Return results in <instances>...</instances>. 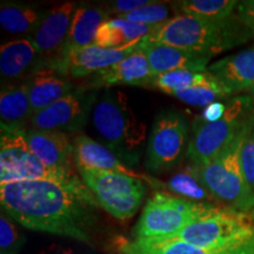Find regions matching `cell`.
<instances>
[{
	"label": "cell",
	"mask_w": 254,
	"mask_h": 254,
	"mask_svg": "<svg viewBox=\"0 0 254 254\" xmlns=\"http://www.w3.org/2000/svg\"><path fill=\"white\" fill-rule=\"evenodd\" d=\"M215 205L220 204L196 202L167 193H154L146 202L133 233L135 238L176 236L208 214Z\"/></svg>",
	"instance_id": "obj_8"
},
{
	"label": "cell",
	"mask_w": 254,
	"mask_h": 254,
	"mask_svg": "<svg viewBox=\"0 0 254 254\" xmlns=\"http://www.w3.org/2000/svg\"><path fill=\"white\" fill-rule=\"evenodd\" d=\"M251 38L253 36L239 23L236 14L224 21L180 14L171 18L157 32L144 37L142 40L165 44L212 58Z\"/></svg>",
	"instance_id": "obj_2"
},
{
	"label": "cell",
	"mask_w": 254,
	"mask_h": 254,
	"mask_svg": "<svg viewBox=\"0 0 254 254\" xmlns=\"http://www.w3.org/2000/svg\"><path fill=\"white\" fill-rule=\"evenodd\" d=\"M228 93L214 75L206 71L205 77L198 84L193 85L186 90L173 94L177 99L193 106H208L220 98L227 97Z\"/></svg>",
	"instance_id": "obj_28"
},
{
	"label": "cell",
	"mask_w": 254,
	"mask_h": 254,
	"mask_svg": "<svg viewBox=\"0 0 254 254\" xmlns=\"http://www.w3.org/2000/svg\"><path fill=\"white\" fill-rule=\"evenodd\" d=\"M204 72L187 71V69H179V71L166 72L163 74L155 75L150 86L164 92L167 94H176L178 92L186 90L193 85L198 84L205 77Z\"/></svg>",
	"instance_id": "obj_29"
},
{
	"label": "cell",
	"mask_w": 254,
	"mask_h": 254,
	"mask_svg": "<svg viewBox=\"0 0 254 254\" xmlns=\"http://www.w3.org/2000/svg\"><path fill=\"white\" fill-rule=\"evenodd\" d=\"M241 167L247 184L254 190V127L247 135L241 150Z\"/></svg>",
	"instance_id": "obj_32"
},
{
	"label": "cell",
	"mask_w": 254,
	"mask_h": 254,
	"mask_svg": "<svg viewBox=\"0 0 254 254\" xmlns=\"http://www.w3.org/2000/svg\"><path fill=\"white\" fill-rule=\"evenodd\" d=\"M73 157H74V165L78 171H105V172H113L136 178L151 185L158 184L153 178L134 172L128 166H126L112 150L93 140L90 136L79 135L75 138L74 144H73Z\"/></svg>",
	"instance_id": "obj_13"
},
{
	"label": "cell",
	"mask_w": 254,
	"mask_h": 254,
	"mask_svg": "<svg viewBox=\"0 0 254 254\" xmlns=\"http://www.w3.org/2000/svg\"><path fill=\"white\" fill-rule=\"evenodd\" d=\"M165 189L190 201L219 204L217 199L211 194L206 186L199 179L194 166L186 168L183 172L177 173L165 184Z\"/></svg>",
	"instance_id": "obj_26"
},
{
	"label": "cell",
	"mask_w": 254,
	"mask_h": 254,
	"mask_svg": "<svg viewBox=\"0 0 254 254\" xmlns=\"http://www.w3.org/2000/svg\"><path fill=\"white\" fill-rule=\"evenodd\" d=\"M84 182L105 212L118 220L132 218L146 195L145 182L124 174L95 170H79Z\"/></svg>",
	"instance_id": "obj_9"
},
{
	"label": "cell",
	"mask_w": 254,
	"mask_h": 254,
	"mask_svg": "<svg viewBox=\"0 0 254 254\" xmlns=\"http://www.w3.org/2000/svg\"><path fill=\"white\" fill-rule=\"evenodd\" d=\"M92 104L93 94L82 90L72 91L47 109L33 114L30 125L36 129L77 132L86 123Z\"/></svg>",
	"instance_id": "obj_12"
},
{
	"label": "cell",
	"mask_w": 254,
	"mask_h": 254,
	"mask_svg": "<svg viewBox=\"0 0 254 254\" xmlns=\"http://www.w3.org/2000/svg\"><path fill=\"white\" fill-rule=\"evenodd\" d=\"M107 12L95 6H79L73 14L71 28L65 50H64V65L67 73V56L71 51L82 49L94 44L95 37L101 25L106 21Z\"/></svg>",
	"instance_id": "obj_21"
},
{
	"label": "cell",
	"mask_w": 254,
	"mask_h": 254,
	"mask_svg": "<svg viewBox=\"0 0 254 254\" xmlns=\"http://www.w3.org/2000/svg\"><path fill=\"white\" fill-rule=\"evenodd\" d=\"M43 17L34 6L4 1L0 6V24L12 34L33 33Z\"/></svg>",
	"instance_id": "obj_25"
},
{
	"label": "cell",
	"mask_w": 254,
	"mask_h": 254,
	"mask_svg": "<svg viewBox=\"0 0 254 254\" xmlns=\"http://www.w3.org/2000/svg\"><path fill=\"white\" fill-rule=\"evenodd\" d=\"M120 254H254V246L233 250L199 247L172 237L134 238L119 240Z\"/></svg>",
	"instance_id": "obj_17"
},
{
	"label": "cell",
	"mask_w": 254,
	"mask_h": 254,
	"mask_svg": "<svg viewBox=\"0 0 254 254\" xmlns=\"http://www.w3.org/2000/svg\"><path fill=\"white\" fill-rule=\"evenodd\" d=\"M92 122L114 153L125 155L145 141L146 125L136 118L122 92H105L93 106Z\"/></svg>",
	"instance_id": "obj_7"
},
{
	"label": "cell",
	"mask_w": 254,
	"mask_h": 254,
	"mask_svg": "<svg viewBox=\"0 0 254 254\" xmlns=\"http://www.w3.org/2000/svg\"><path fill=\"white\" fill-rule=\"evenodd\" d=\"M138 49L141 50L147 58L154 77L179 69L204 72L211 59L207 56L199 55L190 51L178 49L165 44L150 43L142 39L139 41Z\"/></svg>",
	"instance_id": "obj_15"
},
{
	"label": "cell",
	"mask_w": 254,
	"mask_h": 254,
	"mask_svg": "<svg viewBox=\"0 0 254 254\" xmlns=\"http://www.w3.org/2000/svg\"><path fill=\"white\" fill-rule=\"evenodd\" d=\"M39 67V56L31 38H21L2 44L0 49V73L2 79L13 80L24 77L33 66Z\"/></svg>",
	"instance_id": "obj_23"
},
{
	"label": "cell",
	"mask_w": 254,
	"mask_h": 254,
	"mask_svg": "<svg viewBox=\"0 0 254 254\" xmlns=\"http://www.w3.org/2000/svg\"><path fill=\"white\" fill-rule=\"evenodd\" d=\"M254 125L244 129L222 153L204 166H194L199 179L219 204L254 213V190L241 167V150Z\"/></svg>",
	"instance_id": "obj_3"
},
{
	"label": "cell",
	"mask_w": 254,
	"mask_h": 254,
	"mask_svg": "<svg viewBox=\"0 0 254 254\" xmlns=\"http://www.w3.org/2000/svg\"><path fill=\"white\" fill-rule=\"evenodd\" d=\"M138 45L124 49H104L92 44L71 51L67 56V73L73 78H84L116 65L134 52Z\"/></svg>",
	"instance_id": "obj_19"
},
{
	"label": "cell",
	"mask_w": 254,
	"mask_h": 254,
	"mask_svg": "<svg viewBox=\"0 0 254 254\" xmlns=\"http://www.w3.org/2000/svg\"><path fill=\"white\" fill-rule=\"evenodd\" d=\"M161 25H150L133 23L123 18L109 19L101 25L95 37L94 45L104 49H124L138 45L139 41L146 36L153 34Z\"/></svg>",
	"instance_id": "obj_22"
},
{
	"label": "cell",
	"mask_w": 254,
	"mask_h": 254,
	"mask_svg": "<svg viewBox=\"0 0 254 254\" xmlns=\"http://www.w3.org/2000/svg\"><path fill=\"white\" fill-rule=\"evenodd\" d=\"M73 1L55 6L44 14L31 39L39 56V67L55 68L65 74L64 50L75 12Z\"/></svg>",
	"instance_id": "obj_11"
},
{
	"label": "cell",
	"mask_w": 254,
	"mask_h": 254,
	"mask_svg": "<svg viewBox=\"0 0 254 254\" xmlns=\"http://www.w3.org/2000/svg\"><path fill=\"white\" fill-rule=\"evenodd\" d=\"M32 116L27 82L2 86L0 93L1 128L24 129L25 125L31 122Z\"/></svg>",
	"instance_id": "obj_24"
},
{
	"label": "cell",
	"mask_w": 254,
	"mask_h": 254,
	"mask_svg": "<svg viewBox=\"0 0 254 254\" xmlns=\"http://www.w3.org/2000/svg\"><path fill=\"white\" fill-rule=\"evenodd\" d=\"M24 244V237L2 211L0 215V254H19Z\"/></svg>",
	"instance_id": "obj_31"
},
{
	"label": "cell",
	"mask_w": 254,
	"mask_h": 254,
	"mask_svg": "<svg viewBox=\"0 0 254 254\" xmlns=\"http://www.w3.org/2000/svg\"><path fill=\"white\" fill-rule=\"evenodd\" d=\"M251 92H252V94H253V97H254V86L251 88Z\"/></svg>",
	"instance_id": "obj_37"
},
{
	"label": "cell",
	"mask_w": 254,
	"mask_h": 254,
	"mask_svg": "<svg viewBox=\"0 0 254 254\" xmlns=\"http://www.w3.org/2000/svg\"><path fill=\"white\" fill-rule=\"evenodd\" d=\"M227 105L219 103V101H215V103H212L211 105L205 107V110L202 111L201 113V123H213L217 122L224 116L225 111H226Z\"/></svg>",
	"instance_id": "obj_35"
},
{
	"label": "cell",
	"mask_w": 254,
	"mask_h": 254,
	"mask_svg": "<svg viewBox=\"0 0 254 254\" xmlns=\"http://www.w3.org/2000/svg\"><path fill=\"white\" fill-rule=\"evenodd\" d=\"M1 208L30 230L71 238L92 245L100 207L85 185L71 187L46 180L0 185Z\"/></svg>",
	"instance_id": "obj_1"
},
{
	"label": "cell",
	"mask_w": 254,
	"mask_h": 254,
	"mask_svg": "<svg viewBox=\"0 0 254 254\" xmlns=\"http://www.w3.org/2000/svg\"><path fill=\"white\" fill-rule=\"evenodd\" d=\"M254 125V101L241 95L227 104L224 116L217 122L200 123L187 145L186 155L193 166H204L218 158L247 127Z\"/></svg>",
	"instance_id": "obj_5"
},
{
	"label": "cell",
	"mask_w": 254,
	"mask_h": 254,
	"mask_svg": "<svg viewBox=\"0 0 254 254\" xmlns=\"http://www.w3.org/2000/svg\"><path fill=\"white\" fill-rule=\"evenodd\" d=\"M192 245L213 250H233L254 246V213L224 205L171 236Z\"/></svg>",
	"instance_id": "obj_4"
},
{
	"label": "cell",
	"mask_w": 254,
	"mask_h": 254,
	"mask_svg": "<svg viewBox=\"0 0 254 254\" xmlns=\"http://www.w3.org/2000/svg\"><path fill=\"white\" fill-rule=\"evenodd\" d=\"M154 75L150 63L141 50L136 47L134 52L122 62L92 75V88L111 87L116 85L150 86Z\"/></svg>",
	"instance_id": "obj_16"
},
{
	"label": "cell",
	"mask_w": 254,
	"mask_h": 254,
	"mask_svg": "<svg viewBox=\"0 0 254 254\" xmlns=\"http://www.w3.org/2000/svg\"><path fill=\"white\" fill-rule=\"evenodd\" d=\"M150 0H118L114 1L110 5L109 13L119 15V18L124 17V15L132 13L135 9L142 7V6L150 5Z\"/></svg>",
	"instance_id": "obj_34"
},
{
	"label": "cell",
	"mask_w": 254,
	"mask_h": 254,
	"mask_svg": "<svg viewBox=\"0 0 254 254\" xmlns=\"http://www.w3.org/2000/svg\"><path fill=\"white\" fill-rule=\"evenodd\" d=\"M25 138L30 150L46 166L75 173L73 145L66 133L30 128L25 129Z\"/></svg>",
	"instance_id": "obj_14"
},
{
	"label": "cell",
	"mask_w": 254,
	"mask_h": 254,
	"mask_svg": "<svg viewBox=\"0 0 254 254\" xmlns=\"http://www.w3.org/2000/svg\"><path fill=\"white\" fill-rule=\"evenodd\" d=\"M234 14L239 23L254 37V0L239 1Z\"/></svg>",
	"instance_id": "obj_33"
},
{
	"label": "cell",
	"mask_w": 254,
	"mask_h": 254,
	"mask_svg": "<svg viewBox=\"0 0 254 254\" xmlns=\"http://www.w3.org/2000/svg\"><path fill=\"white\" fill-rule=\"evenodd\" d=\"M27 86L33 114L47 109L73 91L72 82L63 77V73L51 67H40L32 73Z\"/></svg>",
	"instance_id": "obj_20"
},
{
	"label": "cell",
	"mask_w": 254,
	"mask_h": 254,
	"mask_svg": "<svg viewBox=\"0 0 254 254\" xmlns=\"http://www.w3.org/2000/svg\"><path fill=\"white\" fill-rule=\"evenodd\" d=\"M25 129L1 128L0 185L31 180H46L71 187L84 185L75 173L51 168L39 160L28 147Z\"/></svg>",
	"instance_id": "obj_6"
},
{
	"label": "cell",
	"mask_w": 254,
	"mask_h": 254,
	"mask_svg": "<svg viewBox=\"0 0 254 254\" xmlns=\"http://www.w3.org/2000/svg\"><path fill=\"white\" fill-rule=\"evenodd\" d=\"M207 71L218 79L228 95L251 90L254 86V45L218 60Z\"/></svg>",
	"instance_id": "obj_18"
},
{
	"label": "cell",
	"mask_w": 254,
	"mask_h": 254,
	"mask_svg": "<svg viewBox=\"0 0 254 254\" xmlns=\"http://www.w3.org/2000/svg\"><path fill=\"white\" fill-rule=\"evenodd\" d=\"M186 140L187 123L182 114H160L148 138L146 167L152 172L172 170L182 161Z\"/></svg>",
	"instance_id": "obj_10"
},
{
	"label": "cell",
	"mask_w": 254,
	"mask_h": 254,
	"mask_svg": "<svg viewBox=\"0 0 254 254\" xmlns=\"http://www.w3.org/2000/svg\"><path fill=\"white\" fill-rule=\"evenodd\" d=\"M41 254H77L72 249H66L62 246H51Z\"/></svg>",
	"instance_id": "obj_36"
},
{
	"label": "cell",
	"mask_w": 254,
	"mask_h": 254,
	"mask_svg": "<svg viewBox=\"0 0 254 254\" xmlns=\"http://www.w3.org/2000/svg\"><path fill=\"white\" fill-rule=\"evenodd\" d=\"M126 20L133 21V23L150 25V26H158L163 25L170 20V8L164 2L153 1L150 5L142 6V7L135 9L132 13L126 14L122 17Z\"/></svg>",
	"instance_id": "obj_30"
},
{
	"label": "cell",
	"mask_w": 254,
	"mask_h": 254,
	"mask_svg": "<svg viewBox=\"0 0 254 254\" xmlns=\"http://www.w3.org/2000/svg\"><path fill=\"white\" fill-rule=\"evenodd\" d=\"M238 4L236 0H185L176 2V6L184 15L224 21L234 14Z\"/></svg>",
	"instance_id": "obj_27"
}]
</instances>
